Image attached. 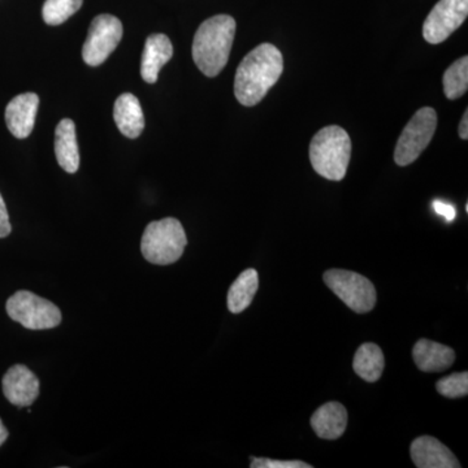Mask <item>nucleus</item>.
Masks as SVG:
<instances>
[{
    "label": "nucleus",
    "instance_id": "obj_1",
    "mask_svg": "<svg viewBox=\"0 0 468 468\" xmlns=\"http://www.w3.org/2000/svg\"><path fill=\"white\" fill-rule=\"evenodd\" d=\"M284 70L282 51L271 43H261L249 52L234 79V95L245 107H252L266 97Z\"/></svg>",
    "mask_w": 468,
    "mask_h": 468
},
{
    "label": "nucleus",
    "instance_id": "obj_2",
    "mask_svg": "<svg viewBox=\"0 0 468 468\" xmlns=\"http://www.w3.org/2000/svg\"><path fill=\"white\" fill-rule=\"evenodd\" d=\"M236 20L218 15L203 21L194 36L193 60L203 75L217 77L226 68L236 36Z\"/></svg>",
    "mask_w": 468,
    "mask_h": 468
},
{
    "label": "nucleus",
    "instance_id": "obj_3",
    "mask_svg": "<svg viewBox=\"0 0 468 468\" xmlns=\"http://www.w3.org/2000/svg\"><path fill=\"white\" fill-rule=\"evenodd\" d=\"M350 156L351 140L341 126H325L311 141V165L314 171L326 180H344L349 167Z\"/></svg>",
    "mask_w": 468,
    "mask_h": 468
},
{
    "label": "nucleus",
    "instance_id": "obj_4",
    "mask_svg": "<svg viewBox=\"0 0 468 468\" xmlns=\"http://www.w3.org/2000/svg\"><path fill=\"white\" fill-rule=\"evenodd\" d=\"M187 245L183 224L175 218L153 221L144 229L141 251L144 260L156 266H168L183 257Z\"/></svg>",
    "mask_w": 468,
    "mask_h": 468
},
{
    "label": "nucleus",
    "instance_id": "obj_5",
    "mask_svg": "<svg viewBox=\"0 0 468 468\" xmlns=\"http://www.w3.org/2000/svg\"><path fill=\"white\" fill-rule=\"evenodd\" d=\"M5 310L9 318L32 331L57 328L61 323V311L32 292L18 291L8 298Z\"/></svg>",
    "mask_w": 468,
    "mask_h": 468
},
{
    "label": "nucleus",
    "instance_id": "obj_6",
    "mask_svg": "<svg viewBox=\"0 0 468 468\" xmlns=\"http://www.w3.org/2000/svg\"><path fill=\"white\" fill-rule=\"evenodd\" d=\"M323 279L325 285L354 313L366 314L374 310L378 300L377 289L367 277L353 271L329 270Z\"/></svg>",
    "mask_w": 468,
    "mask_h": 468
},
{
    "label": "nucleus",
    "instance_id": "obj_7",
    "mask_svg": "<svg viewBox=\"0 0 468 468\" xmlns=\"http://www.w3.org/2000/svg\"><path fill=\"white\" fill-rule=\"evenodd\" d=\"M436 128L437 113L435 110L431 107H423L417 111L399 135L396 151H394V162L401 167L414 163L432 141Z\"/></svg>",
    "mask_w": 468,
    "mask_h": 468
},
{
    "label": "nucleus",
    "instance_id": "obj_8",
    "mask_svg": "<svg viewBox=\"0 0 468 468\" xmlns=\"http://www.w3.org/2000/svg\"><path fill=\"white\" fill-rule=\"evenodd\" d=\"M122 21L112 15L104 14L95 17L82 48L85 63L90 67L103 64L122 41Z\"/></svg>",
    "mask_w": 468,
    "mask_h": 468
},
{
    "label": "nucleus",
    "instance_id": "obj_9",
    "mask_svg": "<svg viewBox=\"0 0 468 468\" xmlns=\"http://www.w3.org/2000/svg\"><path fill=\"white\" fill-rule=\"evenodd\" d=\"M467 16L468 0H440L424 21V39L431 45L446 41Z\"/></svg>",
    "mask_w": 468,
    "mask_h": 468
},
{
    "label": "nucleus",
    "instance_id": "obj_10",
    "mask_svg": "<svg viewBox=\"0 0 468 468\" xmlns=\"http://www.w3.org/2000/svg\"><path fill=\"white\" fill-rule=\"evenodd\" d=\"M3 393L12 405L29 408L39 396V380L27 366L15 365L2 380Z\"/></svg>",
    "mask_w": 468,
    "mask_h": 468
},
{
    "label": "nucleus",
    "instance_id": "obj_11",
    "mask_svg": "<svg viewBox=\"0 0 468 468\" xmlns=\"http://www.w3.org/2000/svg\"><path fill=\"white\" fill-rule=\"evenodd\" d=\"M410 455L418 468H460L451 449L432 436H421L415 439L410 446Z\"/></svg>",
    "mask_w": 468,
    "mask_h": 468
},
{
    "label": "nucleus",
    "instance_id": "obj_12",
    "mask_svg": "<svg viewBox=\"0 0 468 468\" xmlns=\"http://www.w3.org/2000/svg\"><path fill=\"white\" fill-rule=\"evenodd\" d=\"M38 106L39 97L34 92L17 95L9 101L5 109V122L8 131L18 140H24L32 134Z\"/></svg>",
    "mask_w": 468,
    "mask_h": 468
},
{
    "label": "nucleus",
    "instance_id": "obj_13",
    "mask_svg": "<svg viewBox=\"0 0 468 468\" xmlns=\"http://www.w3.org/2000/svg\"><path fill=\"white\" fill-rule=\"evenodd\" d=\"M174 57V46L165 34H153L144 43L141 76L147 84L158 81L162 68Z\"/></svg>",
    "mask_w": 468,
    "mask_h": 468
},
{
    "label": "nucleus",
    "instance_id": "obj_14",
    "mask_svg": "<svg viewBox=\"0 0 468 468\" xmlns=\"http://www.w3.org/2000/svg\"><path fill=\"white\" fill-rule=\"evenodd\" d=\"M415 365L423 372H442L455 362V353L446 345L420 338L412 349Z\"/></svg>",
    "mask_w": 468,
    "mask_h": 468
},
{
    "label": "nucleus",
    "instance_id": "obj_15",
    "mask_svg": "<svg viewBox=\"0 0 468 468\" xmlns=\"http://www.w3.org/2000/svg\"><path fill=\"white\" fill-rule=\"evenodd\" d=\"M347 426V411L338 402H328L314 412L311 427L323 440H337L344 435Z\"/></svg>",
    "mask_w": 468,
    "mask_h": 468
},
{
    "label": "nucleus",
    "instance_id": "obj_16",
    "mask_svg": "<svg viewBox=\"0 0 468 468\" xmlns=\"http://www.w3.org/2000/svg\"><path fill=\"white\" fill-rule=\"evenodd\" d=\"M113 119L119 131L125 137H140L144 129V116L140 101L131 92L120 95L113 107Z\"/></svg>",
    "mask_w": 468,
    "mask_h": 468
},
{
    "label": "nucleus",
    "instance_id": "obj_17",
    "mask_svg": "<svg viewBox=\"0 0 468 468\" xmlns=\"http://www.w3.org/2000/svg\"><path fill=\"white\" fill-rule=\"evenodd\" d=\"M55 155L58 165L67 174H76L79 171L80 153L73 120L63 119L58 122L55 131Z\"/></svg>",
    "mask_w": 468,
    "mask_h": 468
},
{
    "label": "nucleus",
    "instance_id": "obj_18",
    "mask_svg": "<svg viewBox=\"0 0 468 468\" xmlns=\"http://www.w3.org/2000/svg\"><path fill=\"white\" fill-rule=\"evenodd\" d=\"M260 288V276L254 268L243 271L237 277L228 292V309L232 314H241L250 306Z\"/></svg>",
    "mask_w": 468,
    "mask_h": 468
},
{
    "label": "nucleus",
    "instance_id": "obj_19",
    "mask_svg": "<svg viewBox=\"0 0 468 468\" xmlns=\"http://www.w3.org/2000/svg\"><path fill=\"white\" fill-rule=\"evenodd\" d=\"M385 367L383 350L377 344H363L356 350L353 360V368L360 378L367 383L380 380Z\"/></svg>",
    "mask_w": 468,
    "mask_h": 468
},
{
    "label": "nucleus",
    "instance_id": "obj_20",
    "mask_svg": "<svg viewBox=\"0 0 468 468\" xmlns=\"http://www.w3.org/2000/svg\"><path fill=\"white\" fill-rule=\"evenodd\" d=\"M443 92L451 101L463 97L468 89V58H458L443 73Z\"/></svg>",
    "mask_w": 468,
    "mask_h": 468
},
{
    "label": "nucleus",
    "instance_id": "obj_21",
    "mask_svg": "<svg viewBox=\"0 0 468 468\" xmlns=\"http://www.w3.org/2000/svg\"><path fill=\"white\" fill-rule=\"evenodd\" d=\"M82 3L84 0H46L42 8L43 20L48 26H60L82 7Z\"/></svg>",
    "mask_w": 468,
    "mask_h": 468
},
{
    "label": "nucleus",
    "instance_id": "obj_22",
    "mask_svg": "<svg viewBox=\"0 0 468 468\" xmlns=\"http://www.w3.org/2000/svg\"><path fill=\"white\" fill-rule=\"evenodd\" d=\"M437 392L446 399H463L468 394V372H457L436 383Z\"/></svg>",
    "mask_w": 468,
    "mask_h": 468
},
{
    "label": "nucleus",
    "instance_id": "obj_23",
    "mask_svg": "<svg viewBox=\"0 0 468 468\" xmlns=\"http://www.w3.org/2000/svg\"><path fill=\"white\" fill-rule=\"evenodd\" d=\"M251 468H311V464L302 461H276L270 458L251 457Z\"/></svg>",
    "mask_w": 468,
    "mask_h": 468
},
{
    "label": "nucleus",
    "instance_id": "obj_24",
    "mask_svg": "<svg viewBox=\"0 0 468 468\" xmlns=\"http://www.w3.org/2000/svg\"><path fill=\"white\" fill-rule=\"evenodd\" d=\"M12 232L11 221H9V215L7 206H5V199L0 194V239H5Z\"/></svg>",
    "mask_w": 468,
    "mask_h": 468
},
{
    "label": "nucleus",
    "instance_id": "obj_25",
    "mask_svg": "<svg viewBox=\"0 0 468 468\" xmlns=\"http://www.w3.org/2000/svg\"><path fill=\"white\" fill-rule=\"evenodd\" d=\"M433 208H435L436 214L441 215L446 218V221H452L457 215L454 206L449 205V203L435 201L433 202Z\"/></svg>",
    "mask_w": 468,
    "mask_h": 468
},
{
    "label": "nucleus",
    "instance_id": "obj_26",
    "mask_svg": "<svg viewBox=\"0 0 468 468\" xmlns=\"http://www.w3.org/2000/svg\"><path fill=\"white\" fill-rule=\"evenodd\" d=\"M458 132H460V137L462 140H468V111H464L463 117H462L460 129H458Z\"/></svg>",
    "mask_w": 468,
    "mask_h": 468
},
{
    "label": "nucleus",
    "instance_id": "obj_27",
    "mask_svg": "<svg viewBox=\"0 0 468 468\" xmlns=\"http://www.w3.org/2000/svg\"><path fill=\"white\" fill-rule=\"evenodd\" d=\"M8 430L5 427V424H3L2 419H0V446L5 442V440L8 439Z\"/></svg>",
    "mask_w": 468,
    "mask_h": 468
}]
</instances>
